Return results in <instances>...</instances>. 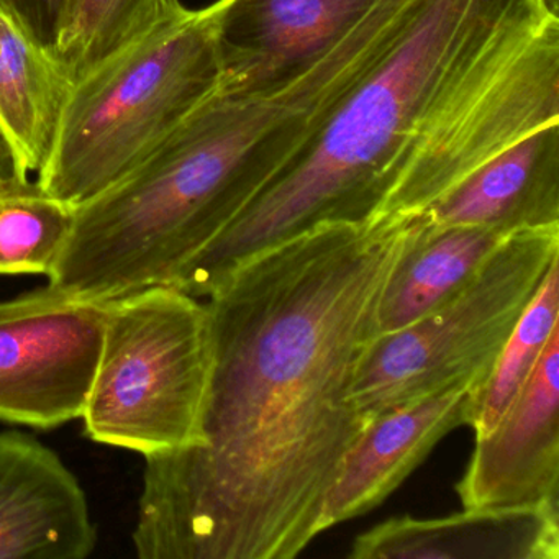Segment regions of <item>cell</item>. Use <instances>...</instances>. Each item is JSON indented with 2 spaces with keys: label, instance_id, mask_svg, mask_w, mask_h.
Returning <instances> with one entry per match:
<instances>
[{
  "label": "cell",
  "instance_id": "6da1fadb",
  "mask_svg": "<svg viewBox=\"0 0 559 559\" xmlns=\"http://www.w3.org/2000/svg\"><path fill=\"white\" fill-rule=\"evenodd\" d=\"M412 217L326 225L235 267L209 296L201 443L148 454L142 559H293L368 421L352 397Z\"/></svg>",
  "mask_w": 559,
  "mask_h": 559
},
{
  "label": "cell",
  "instance_id": "7a4b0ae2",
  "mask_svg": "<svg viewBox=\"0 0 559 559\" xmlns=\"http://www.w3.org/2000/svg\"><path fill=\"white\" fill-rule=\"evenodd\" d=\"M552 19L559 14L548 0H420L389 50L173 286L209 297L263 251L326 225L379 221L451 109L512 63Z\"/></svg>",
  "mask_w": 559,
  "mask_h": 559
},
{
  "label": "cell",
  "instance_id": "3957f363",
  "mask_svg": "<svg viewBox=\"0 0 559 559\" xmlns=\"http://www.w3.org/2000/svg\"><path fill=\"white\" fill-rule=\"evenodd\" d=\"M415 5L381 0L332 53L280 93L243 96L218 87L129 175L78 205L48 284L91 302L173 286L389 50Z\"/></svg>",
  "mask_w": 559,
  "mask_h": 559
},
{
  "label": "cell",
  "instance_id": "277c9868",
  "mask_svg": "<svg viewBox=\"0 0 559 559\" xmlns=\"http://www.w3.org/2000/svg\"><path fill=\"white\" fill-rule=\"evenodd\" d=\"M222 84L211 8L168 0L126 47L74 83L57 146L37 185L84 204L116 185L165 142Z\"/></svg>",
  "mask_w": 559,
  "mask_h": 559
},
{
  "label": "cell",
  "instance_id": "5b68a950",
  "mask_svg": "<svg viewBox=\"0 0 559 559\" xmlns=\"http://www.w3.org/2000/svg\"><path fill=\"white\" fill-rule=\"evenodd\" d=\"M211 371V319L198 297L153 286L107 300L84 430L142 456L195 447Z\"/></svg>",
  "mask_w": 559,
  "mask_h": 559
},
{
  "label": "cell",
  "instance_id": "8992f818",
  "mask_svg": "<svg viewBox=\"0 0 559 559\" xmlns=\"http://www.w3.org/2000/svg\"><path fill=\"white\" fill-rule=\"evenodd\" d=\"M559 260V227L509 235L473 280L417 322L378 333L359 359L352 397L365 420L487 378Z\"/></svg>",
  "mask_w": 559,
  "mask_h": 559
},
{
  "label": "cell",
  "instance_id": "52a82bcc",
  "mask_svg": "<svg viewBox=\"0 0 559 559\" xmlns=\"http://www.w3.org/2000/svg\"><path fill=\"white\" fill-rule=\"evenodd\" d=\"M106 329V302L47 284L0 302V420L55 428L83 417Z\"/></svg>",
  "mask_w": 559,
  "mask_h": 559
},
{
  "label": "cell",
  "instance_id": "ba28073f",
  "mask_svg": "<svg viewBox=\"0 0 559 559\" xmlns=\"http://www.w3.org/2000/svg\"><path fill=\"white\" fill-rule=\"evenodd\" d=\"M381 0H215L224 90L271 96L306 76Z\"/></svg>",
  "mask_w": 559,
  "mask_h": 559
},
{
  "label": "cell",
  "instance_id": "9c48e42d",
  "mask_svg": "<svg viewBox=\"0 0 559 559\" xmlns=\"http://www.w3.org/2000/svg\"><path fill=\"white\" fill-rule=\"evenodd\" d=\"M466 510L559 507V329L496 427L476 438L456 484Z\"/></svg>",
  "mask_w": 559,
  "mask_h": 559
},
{
  "label": "cell",
  "instance_id": "30bf717a",
  "mask_svg": "<svg viewBox=\"0 0 559 559\" xmlns=\"http://www.w3.org/2000/svg\"><path fill=\"white\" fill-rule=\"evenodd\" d=\"M97 526L73 471L21 430L0 433V559H86Z\"/></svg>",
  "mask_w": 559,
  "mask_h": 559
},
{
  "label": "cell",
  "instance_id": "8fae6325",
  "mask_svg": "<svg viewBox=\"0 0 559 559\" xmlns=\"http://www.w3.org/2000/svg\"><path fill=\"white\" fill-rule=\"evenodd\" d=\"M417 217L506 235L559 227V120L497 153Z\"/></svg>",
  "mask_w": 559,
  "mask_h": 559
},
{
  "label": "cell",
  "instance_id": "7c38bea8",
  "mask_svg": "<svg viewBox=\"0 0 559 559\" xmlns=\"http://www.w3.org/2000/svg\"><path fill=\"white\" fill-rule=\"evenodd\" d=\"M469 391L450 389L369 421L326 496L323 532L384 502L441 438L466 425Z\"/></svg>",
  "mask_w": 559,
  "mask_h": 559
},
{
  "label": "cell",
  "instance_id": "4fadbf2b",
  "mask_svg": "<svg viewBox=\"0 0 559 559\" xmlns=\"http://www.w3.org/2000/svg\"><path fill=\"white\" fill-rule=\"evenodd\" d=\"M352 559H558L559 510H466L397 516L353 543Z\"/></svg>",
  "mask_w": 559,
  "mask_h": 559
},
{
  "label": "cell",
  "instance_id": "5bb4252c",
  "mask_svg": "<svg viewBox=\"0 0 559 559\" xmlns=\"http://www.w3.org/2000/svg\"><path fill=\"white\" fill-rule=\"evenodd\" d=\"M512 235V234H510ZM509 235L483 227H427L412 217L378 307V333L417 322L466 286Z\"/></svg>",
  "mask_w": 559,
  "mask_h": 559
},
{
  "label": "cell",
  "instance_id": "9a60e30c",
  "mask_svg": "<svg viewBox=\"0 0 559 559\" xmlns=\"http://www.w3.org/2000/svg\"><path fill=\"white\" fill-rule=\"evenodd\" d=\"M73 86L55 53L0 9V129L28 175L50 162Z\"/></svg>",
  "mask_w": 559,
  "mask_h": 559
},
{
  "label": "cell",
  "instance_id": "2e32d148",
  "mask_svg": "<svg viewBox=\"0 0 559 559\" xmlns=\"http://www.w3.org/2000/svg\"><path fill=\"white\" fill-rule=\"evenodd\" d=\"M559 260L507 340L487 378L467 395L466 425L476 438L489 433L532 378L552 332L559 329Z\"/></svg>",
  "mask_w": 559,
  "mask_h": 559
},
{
  "label": "cell",
  "instance_id": "e0dca14e",
  "mask_svg": "<svg viewBox=\"0 0 559 559\" xmlns=\"http://www.w3.org/2000/svg\"><path fill=\"white\" fill-rule=\"evenodd\" d=\"M76 207L37 182L0 188V276H50L73 230Z\"/></svg>",
  "mask_w": 559,
  "mask_h": 559
},
{
  "label": "cell",
  "instance_id": "ac0fdd59",
  "mask_svg": "<svg viewBox=\"0 0 559 559\" xmlns=\"http://www.w3.org/2000/svg\"><path fill=\"white\" fill-rule=\"evenodd\" d=\"M168 0H70L55 57L78 83L142 34Z\"/></svg>",
  "mask_w": 559,
  "mask_h": 559
},
{
  "label": "cell",
  "instance_id": "d6986e66",
  "mask_svg": "<svg viewBox=\"0 0 559 559\" xmlns=\"http://www.w3.org/2000/svg\"><path fill=\"white\" fill-rule=\"evenodd\" d=\"M68 5L70 0H0V9L8 12L32 40L51 53H57Z\"/></svg>",
  "mask_w": 559,
  "mask_h": 559
},
{
  "label": "cell",
  "instance_id": "ffe728a7",
  "mask_svg": "<svg viewBox=\"0 0 559 559\" xmlns=\"http://www.w3.org/2000/svg\"><path fill=\"white\" fill-rule=\"evenodd\" d=\"M28 176L31 175L25 171L8 136L0 129V188L11 182L27 181Z\"/></svg>",
  "mask_w": 559,
  "mask_h": 559
},
{
  "label": "cell",
  "instance_id": "44dd1931",
  "mask_svg": "<svg viewBox=\"0 0 559 559\" xmlns=\"http://www.w3.org/2000/svg\"><path fill=\"white\" fill-rule=\"evenodd\" d=\"M549 8L559 14V0H548Z\"/></svg>",
  "mask_w": 559,
  "mask_h": 559
}]
</instances>
